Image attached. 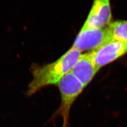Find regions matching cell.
<instances>
[{
  "label": "cell",
  "mask_w": 127,
  "mask_h": 127,
  "mask_svg": "<svg viewBox=\"0 0 127 127\" xmlns=\"http://www.w3.org/2000/svg\"><path fill=\"white\" fill-rule=\"evenodd\" d=\"M113 39L108 27L100 28L81 29L72 47L80 52L92 51Z\"/></svg>",
  "instance_id": "3957f363"
},
{
  "label": "cell",
  "mask_w": 127,
  "mask_h": 127,
  "mask_svg": "<svg viewBox=\"0 0 127 127\" xmlns=\"http://www.w3.org/2000/svg\"><path fill=\"white\" fill-rule=\"evenodd\" d=\"M99 69L94 64L91 51L82 54L70 72L86 87L92 82Z\"/></svg>",
  "instance_id": "8992f818"
},
{
  "label": "cell",
  "mask_w": 127,
  "mask_h": 127,
  "mask_svg": "<svg viewBox=\"0 0 127 127\" xmlns=\"http://www.w3.org/2000/svg\"><path fill=\"white\" fill-rule=\"evenodd\" d=\"M110 0H94L89 14L82 29L100 28L112 22Z\"/></svg>",
  "instance_id": "5b68a950"
},
{
  "label": "cell",
  "mask_w": 127,
  "mask_h": 127,
  "mask_svg": "<svg viewBox=\"0 0 127 127\" xmlns=\"http://www.w3.org/2000/svg\"><path fill=\"white\" fill-rule=\"evenodd\" d=\"M81 52L71 47L57 61L43 66L32 68V79L28 86L27 94L31 96L50 85H56L68 74L81 56Z\"/></svg>",
  "instance_id": "6da1fadb"
},
{
  "label": "cell",
  "mask_w": 127,
  "mask_h": 127,
  "mask_svg": "<svg viewBox=\"0 0 127 127\" xmlns=\"http://www.w3.org/2000/svg\"><path fill=\"white\" fill-rule=\"evenodd\" d=\"M108 27L113 39L127 42V20L112 22Z\"/></svg>",
  "instance_id": "52a82bcc"
},
{
  "label": "cell",
  "mask_w": 127,
  "mask_h": 127,
  "mask_svg": "<svg viewBox=\"0 0 127 127\" xmlns=\"http://www.w3.org/2000/svg\"><path fill=\"white\" fill-rule=\"evenodd\" d=\"M56 85L60 93L61 103L51 120L61 117L63 120L62 127H69L70 110L85 87L70 71L65 75Z\"/></svg>",
  "instance_id": "7a4b0ae2"
},
{
  "label": "cell",
  "mask_w": 127,
  "mask_h": 127,
  "mask_svg": "<svg viewBox=\"0 0 127 127\" xmlns=\"http://www.w3.org/2000/svg\"><path fill=\"white\" fill-rule=\"evenodd\" d=\"M91 52L94 64L100 69L127 54V42L113 39Z\"/></svg>",
  "instance_id": "277c9868"
}]
</instances>
